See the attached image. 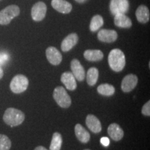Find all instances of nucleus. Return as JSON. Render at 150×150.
<instances>
[{
    "mask_svg": "<svg viewBox=\"0 0 150 150\" xmlns=\"http://www.w3.org/2000/svg\"><path fill=\"white\" fill-rule=\"evenodd\" d=\"M61 81L69 91H74L76 88V79L72 72H63L61 76Z\"/></svg>",
    "mask_w": 150,
    "mask_h": 150,
    "instance_id": "obj_16",
    "label": "nucleus"
},
{
    "mask_svg": "<svg viewBox=\"0 0 150 150\" xmlns=\"http://www.w3.org/2000/svg\"><path fill=\"white\" fill-rule=\"evenodd\" d=\"M101 143H102V145L105 146V147H107V146L109 145L110 140L106 137H104V138H101Z\"/></svg>",
    "mask_w": 150,
    "mask_h": 150,
    "instance_id": "obj_28",
    "label": "nucleus"
},
{
    "mask_svg": "<svg viewBox=\"0 0 150 150\" xmlns=\"http://www.w3.org/2000/svg\"><path fill=\"white\" fill-rule=\"evenodd\" d=\"M62 144H63V138L61 134L59 132L54 133L52 135L50 150H61Z\"/></svg>",
    "mask_w": 150,
    "mask_h": 150,
    "instance_id": "obj_24",
    "label": "nucleus"
},
{
    "mask_svg": "<svg viewBox=\"0 0 150 150\" xmlns=\"http://www.w3.org/2000/svg\"><path fill=\"white\" fill-rule=\"evenodd\" d=\"M0 1H1V0H0Z\"/></svg>",
    "mask_w": 150,
    "mask_h": 150,
    "instance_id": "obj_33",
    "label": "nucleus"
},
{
    "mask_svg": "<svg viewBox=\"0 0 150 150\" xmlns=\"http://www.w3.org/2000/svg\"><path fill=\"white\" fill-rule=\"evenodd\" d=\"M34 150H48V149H46L45 147H43V146H38V147L35 148Z\"/></svg>",
    "mask_w": 150,
    "mask_h": 150,
    "instance_id": "obj_29",
    "label": "nucleus"
},
{
    "mask_svg": "<svg viewBox=\"0 0 150 150\" xmlns=\"http://www.w3.org/2000/svg\"><path fill=\"white\" fill-rule=\"evenodd\" d=\"M8 55H6V54L4 53L0 54V66H1V65H3L4 63H5V62L8 61Z\"/></svg>",
    "mask_w": 150,
    "mask_h": 150,
    "instance_id": "obj_27",
    "label": "nucleus"
},
{
    "mask_svg": "<svg viewBox=\"0 0 150 150\" xmlns=\"http://www.w3.org/2000/svg\"><path fill=\"white\" fill-rule=\"evenodd\" d=\"M83 56L87 61L96 62L102 61L104 54L99 50H87L84 52Z\"/></svg>",
    "mask_w": 150,
    "mask_h": 150,
    "instance_id": "obj_20",
    "label": "nucleus"
},
{
    "mask_svg": "<svg viewBox=\"0 0 150 150\" xmlns=\"http://www.w3.org/2000/svg\"><path fill=\"white\" fill-rule=\"evenodd\" d=\"M29 86V79L23 74L15 76L10 83V88L13 93L20 94L27 91Z\"/></svg>",
    "mask_w": 150,
    "mask_h": 150,
    "instance_id": "obj_5",
    "label": "nucleus"
},
{
    "mask_svg": "<svg viewBox=\"0 0 150 150\" xmlns=\"http://www.w3.org/2000/svg\"><path fill=\"white\" fill-rule=\"evenodd\" d=\"M138 78L134 74H127L123 78L121 83V88L124 93L132 91L138 84Z\"/></svg>",
    "mask_w": 150,
    "mask_h": 150,
    "instance_id": "obj_8",
    "label": "nucleus"
},
{
    "mask_svg": "<svg viewBox=\"0 0 150 150\" xmlns=\"http://www.w3.org/2000/svg\"><path fill=\"white\" fill-rule=\"evenodd\" d=\"M25 115L22 110L14 108H8L4 114L3 120L6 125L11 127L18 126L23 122Z\"/></svg>",
    "mask_w": 150,
    "mask_h": 150,
    "instance_id": "obj_2",
    "label": "nucleus"
},
{
    "mask_svg": "<svg viewBox=\"0 0 150 150\" xmlns=\"http://www.w3.org/2000/svg\"><path fill=\"white\" fill-rule=\"evenodd\" d=\"M11 147V141L8 136L0 134V150H9Z\"/></svg>",
    "mask_w": 150,
    "mask_h": 150,
    "instance_id": "obj_25",
    "label": "nucleus"
},
{
    "mask_svg": "<svg viewBox=\"0 0 150 150\" xmlns=\"http://www.w3.org/2000/svg\"><path fill=\"white\" fill-rule=\"evenodd\" d=\"M107 132L109 136L114 141H120L123 138L124 133L123 129L120 127L117 123H112L108 126Z\"/></svg>",
    "mask_w": 150,
    "mask_h": 150,
    "instance_id": "obj_15",
    "label": "nucleus"
},
{
    "mask_svg": "<svg viewBox=\"0 0 150 150\" xmlns=\"http://www.w3.org/2000/svg\"><path fill=\"white\" fill-rule=\"evenodd\" d=\"M74 133L77 139L82 143H87L91 139V134L80 124H76L75 125Z\"/></svg>",
    "mask_w": 150,
    "mask_h": 150,
    "instance_id": "obj_18",
    "label": "nucleus"
},
{
    "mask_svg": "<svg viewBox=\"0 0 150 150\" xmlns=\"http://www.w3.org/2000/svg\"><path fill=\"white\" fill-rule=\"evenodd\" d=\"M84 150H91V149H84Z\"/></svg>",
    "mask_w": 150,
    "mask_h": 150,
    "instance_id": "obj_32",
    "label": "nucleus"
},
{
    "mask_svg": "<svg viewBox=\"0 0 150 150\" xmlns=\"http://www.w3.org/2000/svg\"><path fill=\"white\" fill-rule=\"evenodd\" d=\"M70 67L72 73L75 79L79 81H83L86 78V72L80 61L76 59H72L70 63Z\"/></svg>",
    "mask_w": 150,
    "mask_h": 150,
    "instance_id": "obj_9",
    "label": "nucleus"
},
{
    "mask_svg": "<svg viewBox=\"0 0 150 150\" xmlns=\"http://www.w3.org/2000/svg\"><path fill=\"white\" fill-rule=\"evenodd\" d=\"M79 36L76 33H72L63 39L61 45V50L64 52H69L77 44Z\"/></svg>",
    "mask_w": 150,
    "mask_h": 150,
    "instance_id": "obj_12",
    "label": "nucleus"
},
{
    "mask_svg": "<svg viewBox=\"0 0 150 150\" xmlns=\"http://www.w3.org/2000/svg\"><path fill=\"white\" fill-rule=\"evenodd\" d=\"M136 19L140 23L145 24L149 21L150 13L149 8L145 5H140L136 11Z\"/></svg>",
    "mask_w": 150,
    "mask_h": 150,
    "instance_id": "obj_19",
    "label": "nucleus"
},
{
    "mask_svg": "<svg viewBox=\"0 0 150 150\" xmlns=\"http://www.w3.org/2000/svg\"><path fill=\"white\" fill-rule=\"evenodd\" d=\"M3 76H4V70L1 67V66H0V79L3 77Z\"/></svg>",
    "mask_w": 150,
    "mask_h": 150,
    "instance_id": "obj_30",
    "label": "nucleus"
},
{
    "mask_svg": "<svg viewBox=\"0 0 150 150\" xmlns=\"http://www.w3.org/2000/svg\"><path fill=\"white\" fill-rule=\"evenodd\" d=\"M47 6L43 1H38L31 8V17L35 22H40L45 18Z\"/></svg>",
    "mask_w": 150,
    "mask_h": 150,
    "instance_id": "obj_7",
    "label": "nucleus"
},
{
    "mask_svg": "<svg viewBox=\"0 0 150 150\" xmlns=\"http://www.w3.org/2000/svg\"><path fill=\"white\" fill-rule=\"evenodd\" d=\"M52 6L59 13L68 14L72 10V6L65 0H52Z\"/></svg>",
    "mask_w": 150,
    "mask_h": 150,
    "instance_id": "obj_13",
    "label": "nucleus"
},
{
    "mask_svg": "<svg viewBox=\"0 0 150 150\" xmlns=\"http://www.w3.org/2000/svg\"><path fill=\"white\" fill-rule=\"evenodd\" d=\"M141 112L143 115L145 116H150V101H148L143 105L142 107Z\"/></svg>",
    "mask_w": 150,
    "mask_h": 150,
    "instance_id": "obj_26",
    "label": "nucleus"
},
{
    "mask_svg": "<svg viewBox=\"0 0 150 150\" xmlns=\"http://www.w3.org/2000/svg\"><path fill=\"white\" fill-rule=\"evenodd\" d=\"M74 1H76V2L79 3V4H83V3L86 2L88 0H74Z\"/></svg>",
    "mask_w": 150,
    "mask_h": 150,
    "instance_id": "obj_31",
    "label": "nucleus"
},
{
    "mask_svg": "<svg viewBox=\"0 0 150 150\" xmlns=\"http://www.w3.org/2000/svg\"><path fill=\"white\" fill-rule=\"evenodd\" d=\"M108 62L112 70L119 72H121L125 67L126 58L122 50L120 49H113L108 54Z\"/></svg>",
    "mask_w": 150,
    "mask_h": 150,
    "instance_id": "obj_1",
    "label": "nucleus"
},
{
    "mask_svg": "<svg viewBox=\"0 0 150 150\" xmlns=\"http://www.w3.org/2000/svg\"><path fill=\"white\" fill-rule=\"evenodd\" d=\"M53 98L56 104L61 108H69L72 104V99L70 95L63 86H58L55 88L53 93Z\"/></svg>",
    "mask_w": 150,
    "mask_h": 150,
    "instance_id": "obj_4",
    "label": "nucleus"
},
{
    "mask_svg": "<svg viewBox=\"0 0 150 150\" xmlns=\"http://www.w3.org/2000/svg\"><path fill=\"white\" fill-rule=\"evenodd\" d=\"M114 24L116 27L122 29H129L132 27V22L131 19L123 13L114 16Z\"/></svg>",
    "mask_w": 150,
    "mask_h": 150,
    "instance_id": "obj_17",
    "label": "nucleus"
},
{
    "mask_svg": "<svg viewBox=\"0 0 150 150\" xmlns=\"http://www.w3.org/2000/svg\"><path fill=\"white\" fill-rule=\"evenodd\" d=\"M86 125L94 134H98L102 131V124L96 116L89 114L86 118Z\"/></svg>",
    "mask_w": 150,
    "mask_h": 150,
    "instance_id": "obj_14",
    "label": "nucleus"
},
{
    "mask_svg": "<svg viewBox=\"0 0 150 150\" xmlns=\"http://www.w3.org/2000/svg\"><path fill=\"white\" fill-rule=\"evenodd\" d=\"M118 34L115 30L101 29L97 33V38L99 41L103 42L111 43L116 41Z\"/></svg>",
    "mask_w": 150,
    "mask_h": 150,
    "instance_id": "obj_10",
    "label": "nucleus"
},
{
    "mask_svg": "<svg viewBox=\"0 0 150 150\" xmlns=\"http://www.w3.org/2000/svg\"><path fill=\"white\" fill-rule=\"evenodd\" d=\"M99 77V70L96 67H91L86 74V81L90 86H93L97 83Z\"/></svg>",
    "mask_w": 150,
    "mask_h": 150,
    "instance_id": "obj_21",
    "label": "nucleus"
},
{
    "mask_svg": "<svg viewBox=\"0 0 150 150\" xmlns=\"http://www.w3.org/2000/svg\"><path fill=\"white\" fill-rule=\"evenodd\" d=\"M47 59L53 65H58L61 63L63 56L59 50L54 47H49L45 52Z\"/></svg>",
    "mask_w": 150,
    "mask_h": 150,
    "instance_id": "obj_11",
    "label": "nucleus"
},
{
    "mask_svg": "<svg viewBox=\"0 0 150 150\" xmlns=\"http://www.w3.org/2000/svg\"><path fill=\"white\" fill-rule=\"evenodd\" d=\"M104 25V19L100 15H95L91 19L90 23V30L92 32H95Z\"/></svg>",
    "mask_w": 150,
    "mask_h": 150,
    "instance_id": "obj_23",
    "label": "nucleus"
},
{
    "mask_svg": "<svg viewBox=\"0 0 150 150\" xmlns=\"http://www.w3.org/2000/svg\"><path fill=\"white\" fill-rule=\"evenodd\" d=\"M20 13V9L16 4L9 5L0 11V24L7 25L10 24L11 20Z\"/></svg>",
    "mask_w": 150,
    "mask_h": 150,
    "instance_id": "obj_3",
    "label": "nucleus"
},
{
    "mask_svg": "<svg viewBox=\"0 0 150 150\" xmlns=\"http://www.w3.org/2000/svg\"><path fill=\"white\" fill-rule=\"evenodd\" d=\"M129 0H110L109 4L110 13L113 16L120 13H127L129 11Z\"/></svg>",
    "mask_w": 150,
    "mask_h": 150,
    "instance_id": "obj_6",
    "label": "nucleus"
},
{
    "mask_svg": "<svg viewBox=\"0 0 150 150\" xmlns=\"http://www.w3.org/2000/svg\"><path fill=\"white\" fill-rule=\"evenodd\" d=\"M97 93L103 96L110 97L114 95L115 92V89L113 86L109 83H103L99 85L97 88Z\"/></svg>",
    "mask_w": 150,
    "mask_h": 150,
    "instance_id": "obj_22",
    "label": "nucleus"
}]
</instances>
